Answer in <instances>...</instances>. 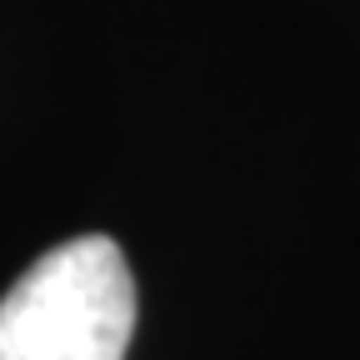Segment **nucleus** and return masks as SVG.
Wrapping results in <instances>:
<instances>
[{"mask_svg": "<svg viewBox=\"0 0 360 360\" xmlns=\"http://www.w3.org/2000/svg\"><path fill=\"white\" fill-rule=\"evenodd\" d=\"M135 281L110 236L45 250L0 300V360H125Z\"/></svg>", "mask_w": 360, "mask_h": 360, "instance_id": "1", "label": "nucleus"}]
</instances>
